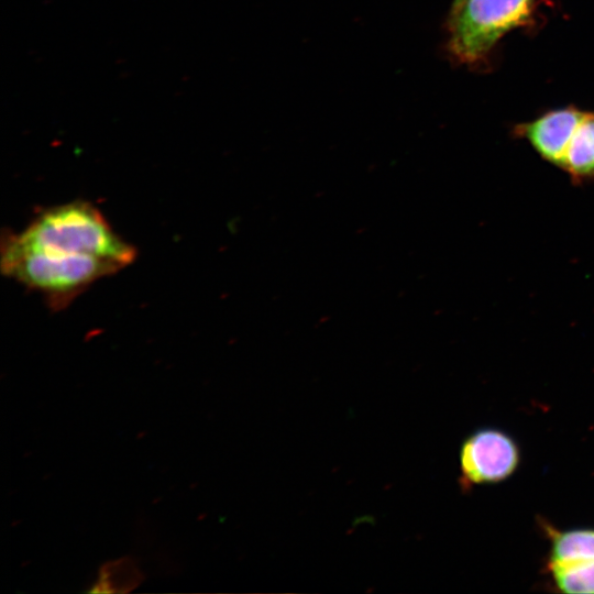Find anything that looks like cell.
<instances>
[{"label": "cell", "instance_id": "7a4b0ae2", "mask_svg": "<svg viewBox=\"0 0 594 594\" xmlns=\"http://www.w3.org/2000/svg\"><path fill=\"white\" fill-rule=\"evenodd\" d=\"M1 271L23 286L44 296L47 305L59 310L97 280L123 270L99 257L64 262L1 240Z\"/></svg>", "mask_w": 594, "mask_h": 594}, {"label": "cell", "instance_id": "8992f818", "mask_svg": "<svg viewBox=\"0 0 594 594\" xmlns=\"http://www.w3.org/2000/svg\"><path fill=\"white\" fill-rule=\"evenodd\" d=\"M562 170L574 186L594 182V111L576 128L565 152Z\"/></svg>", "mask_w": 594, "mask_h": 594}, {"label": "cell", "instance_id": "3957f363", "mask_svg": "<svg viewBox=\"0 0 594 594\" xmlns=\"http://www.w3.org/2000/svg\"><path fill=\"white\" fill-rule=\"evenodd\" d=\"M535 0H462L450 12L449 51L460 63L483 59L509 31L526 23Z\"/></svg>", "mask_w": 594, "mask_h": 594}, {"label": "cell", "instance_id": "ba28073f", "mask_svg": "<svg viewBox=\"0 0 594 594\" xmlns=\"http://www.w3.org/2000/svg\"><path fill=\"white\" fill-rule=\"evenodd\" d=\"M571 558L594 560V530H570L553 537L550 561Z\"/></svg>", "mask_w": 594, "mask_h": 594}, {"label": "cell", "instance_id": "5b68a950", "mask_svg": "<svg viewBox=\"0 0 594 594\" xmlns=\"http://www.w3.org/2000/svg\"><path fill=\"white\" fill-rule=\"evenodd\" d=\"M585 114L573 106L550 110L515 125L513 134L526 140L544 162L562 169L569 143Z\"/></svg>", "mask_w": 594, "mask_h": 594}, {"label": "cell", "instance_id": "52a82bcc", "mask_svg": "<svg viewBox=\"0 0 594 594\" xmlns=\"http://www.w3.org/2000/svg\"><path fill=\"white\" fill-rule=\"evenodd\" d=\"M557 586L564 593L594 594V560L571 558L550 561Z\"/></svg>", "mask_w": 594, "mask_h": 594}, {"label": "cell", "instance_id": "9c48e42d", "mask_svg": "<svg viewBox=\"0 0 594 594\" xmlns=\"http://www.w3.org/2000/svg\"><path fill=\"white\" fill-rule=\"evenodd\" d=\"M461 2L462 0H453L451 11L455 10Z\"/></svg>", "mask_w": 594, "mask_h": 594}, {"label": "cell", "instance_id": "277c9868", "mask_svg": "<svg viewBox=\"0 0 594 594\" xmlns=\"http://www.w3.org/2000/svg\"><path fill=\"white\" fill-rule=\"evenodd\" d=\"M463 476L472 483H492L509 476L518 464L514 441L497 430H480L465 440L460 454Z\"/></svg>", "mask_w": 594, "mask_h": 594}, {"label": "cell", "instance_id": "6da1fadb", "mask_svg": "<svg viewBox=\"0 0 594 594\" xmlns=\"http://www.w3.org/2000/svg\"><path fill=\"white\" fill-rule=\"evenodd\" d=\"M15 244L58 258L98 256L131 265L135 248L117 234L98 208L84 200L50 207L20 232L3 233Z\"/></svg>", "mask_w": 594, "mask_h": 594}]
</instances>
